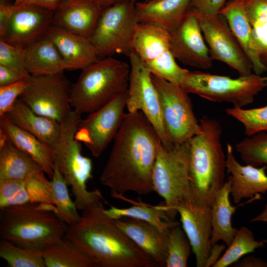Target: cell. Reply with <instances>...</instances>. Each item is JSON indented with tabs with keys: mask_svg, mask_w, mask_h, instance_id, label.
I'll list each match as a JSON object with an SVG mask.
<instances>
[{
	"mask_svg": "<svg viewBox=\"0 0 267 267\" xmlns=\"http://www.w3.org/2000/svg\"><path fill=\"white\" fill-rule=\"evenodd\" d=\"M159 140L141 111L126 113L99 177L113 198L129 191L139 195L154 191L153 171Z\"/></svg>",
	"mask_w": 267,
	"mask_h": 267,
	"instance_id": "obj_1",
	"label": "cell"
},
{
	"mask_svg": "<svg viewBox=\"0 0 267 267\" xmlns=\"http://www.w3.org/2000/svg\"><path fill=\"white\" fill-rule=\"evenodd\" d=\"M101 200L82 211L80 220L68 225L65 237L98 267H153L157 264L116 225Z\"/></svg>",
	"mask_w": 267,
	"mask_h": 267,
	"instance_id": "obj_2",
	"label": "cell"
},
{
	"mask_svg": "<svg viewBox=\"0 0 267 267\" xmlns=\"http://www.w3.org/2000/svg\"><path fill=\"white\" fill-rule=\"evenodd\" d=\"M200 130L189 140V174L195 204L211 207L225 183L226 156L222 144V129L216 119L203 116Z\"/></svg>",
	"mask_w": 267,
	"mask_h": 267,
	"instance_id": "obj_3",
	"label": "cell"
},
{
	"mask_svg": "<svg viewBox=\"0 0 267 267\" xmlns=\"http://www.w3.org/2000/svg\"><path fill=\"white\" fill-rule=\"evenodd\" d=\"M55 211V205L39 203L0 209V237L18 246L43 250L62 240L68 227Z\"/></svg>",
	"mask_w": 267,
	"mask_h": 267,
	"instance_id": "obj_4",
	"label": "cell"
},
{
	"mask_svg": "<svg viewBox=\"0 0 267 267\" xmlns=\"http://www.w3.org/2000/svg\"><path fill=\"white\" fill-rule=\"evenodd\" d=\"M130 65L111 57L83 69L72 85L71 104L80 115L94 112L127 89Z\"/></svg>",
	"mask_w": 267,
	"mask_h": 267,
	"instance_id": "obj_5",
	"label": "cell"
},
{
	"mask_svg": "<svg viewBox=\"0 0 267 267\" xmlns=\"http://www.w3.org/2000/svg\"><path fill=\"white\" fill-rule=\"evenodd\" d=\"M81 119L74 110L70 112L60 122L59 138L53 148L55 163L71 187L78 211H82L104 199L99 189L89 191L87 187L88 181L93 178L92 164L91 159L82 154L80 142L75 138Z\"/></svg>",
	"mask_w": 267,
	"mask_h": 267,
	"instance_id": "obj_6",
	"label": "cell"
},
{
	"mask_svg": "<svg viewBox=\"0 0 267 267\" xmlns=\"http://www.w3.org/2000/svg\"><path fill=\"white\" fill-rule=\"evenodd\" d=\"M188 160L189 140L171 148L165 147L159 140L153 171V185L154 191L163 198L166 214L172 221L178 214L179 206L194 203Z\"/></svg>",
	"mask_w": 267,
	"mask_h": 267,
	"instance_id": "obj_7",
	"label": "cell"
},
{
	"mask_svg": "<svg viewBox=\"0 0 267 267\" xmlns=\"http://www.w3.org/2000/svg\"><path fill=\"white\" fill-rule=\"evenodd\" d=\"M180 86L188 93L214 102H226L244 108L267 88V77L255 73L237 78L199 71L187 74Z\"/></svg>",
	"mask_w": 267,
	"mask_h": 267,
	"instance_id": "obj_8",
	"label": "cell"
},
{
	"mask_svg": "<svg viewBox=\"0 0 267 267\" xmlns=\"http://www.w3.org/2000/svg\"><path fill=\"white\" fill-rule=\"evenodd\" d=\"M138 23L134 2L117 3L103 8L89 39L98 56L115 53L129 55Z\"/></svg>",
	"mask_w": 267,
	"mask_h": 267,
	"instance_id": "obj_9",
	"label": "cell"
},
{
	"mask_svg": "<svg viewBox=\"0 0 267 267\" xmlns=\"http://www.w3.org/2000/svg\"><path fill=\"white\" fill-rule=\"evenodd\" d=\"M158 92L164 123L174 145L189 140L200 130L188 92L180 85L151 74Z\"/></svg>",
	"mask_w": 267,
	"mask_h": 267,
	"instance_id": "obj_10",
	"label": "cell"
},
{
	"mask_svg": "<svg viewBox=\"0 0 267 267\" xmlns=\"http://www.w3.org/2000/svg\"><path fill=\"white\" fill-rule=\"evenodd\" d=\"M128 56L131 68L126 104L128 112L141 111L155 129L162 144L171 148L174 145L166 129L159 95L151 74L134 50Z\"/></svg>",
	"mask_w": 267,
	"mask_h": 267,
	"instance_id": "obj_11",
	"label": "cell"
},
{
	"mask_svg": "<svg viewBox=\"0 0 267 267\" xmlns=\"http://www.w3.org/2000/svg\"><path fill=\"white\" fill-rule=\"evenodd\" d=\"M72 85L63 73L31 76L19 98L37 114L60 123L72 110Z\"/></svg>",
	"mask_w": 267,
	"mask_h": 267,
	"instance_id": "obj_12",
	"label": "cell"
},
{
	"mask_svg": "<svg viewBox=\"0 0 267 267\" xmlns=\"http://www.w3.org/2000/svg\"><path fill=\"white\" fill-rule=\"evenodd\" d=\"M128 89L99 109L80 120L76 139L98 157L114 140L124 119Z\"/></svg>",
	"mask_w": 267,
	"mask_h": 267,
	"instance_id": "obj_13",
	"label": "cell"
},
{
	"mask_svg": "<svg viewBox=\"0 0 267 267\" xmlns=\"http://www.w3.org/2000/svg\"><path fill=\"white\" fill-rule=\"evenodd\" d=\"M192 11L198 19L212 59L225 63L236 70L239 76L252 73V64L226 19L220 13L201 14Z\"/></svg>",
	"mask_w": 267,
	"mask_h": 267,
	"instance_id": "obj_14",
	"label": "cell"
},
{
	"mask_svg": "<svg viewBox=\"0 0 267 267\" xmlns=\"http://www.w3.org/2000/svg\"><path fill=\"white\" fill-rule=\"evenodd\" d=\"M170 47L175 58L184 64L202 69L213 66L198 19L190 10L180 25L170 33Z\"/></svg>",
	"mask_w": 267,
	"mask_h": 267,
	"instance_id": "obj_15",
	"label": "cell"
},
{
	"mask_svg": "<svg viewBox=\"0 0 267 267\" xmlns=\"http://www.w3.org/2000/svg\"><path fill=\"white\" fill-rule=\"evenodd\" d=\"M2 39L23 49L45 36L53 24L54 11L34 5H15Z\"/></svg>",
	"mask_w": 267,
	"mask_h": 267,
	"instance_id": "obj_16",
	"label": "cell"
},
{
	"mask_svg": "<svg viewBox=\"0 0 267 267\" xmlns=\"http://www.w3.org/2000/svg\"><path fill=\"white\" fill-rule=\"evenodd\" d=\"M178 212L195 254L196 266L208 267L212 249L211 207L185 204L178 208Z\"/></svg>",
	"mask_w": 267,
	"mask_h": 267,
	"instance_id": "obj_17",
	"label": "cell"
},
{
	"mask_svg": "<svg viewBox=\"0 0 267 267\" xmlns=\"http://www.w3.org/2000/svg\"><path fill=\"white\" fill-rule=\"evenodd\" d=\"M43 170L31 173L25 180H0V209L28 203L55 205L50 180Z\"/></svg>",
	"mask_w": 267,
	"mask_h": 267,
	"instance_id": "obj_18",
	"label": "cell"
},
{
	"mask_svg": "<svg viewBox=\"0 0 267 267\" xmlns=\"http://www.w3.org/2000/svg\"><path fill=\"white\" fill-rule=\"evenodd\" d=\"M102 10L97 0H62L52 24L89 39Z\"/></svg>",
	"mask_w": 267,
	"mask_h": 267,
	"instance_id": "obj_19",
	"label": "cell"
},
{
	"mask_svg": "<svg viewBox=\"0 0 267 267\" xmlns=\"http://www.w3.org/2000/svg\"><path fill=\"white\" fill-rule=\"evenodd\" d=\"M114 221L117 227L158 266L165 267L170 231L161 230L147 222L131 218Z\"/></svg>",
	"mask_w": 267,
	"mask_h": 267,
	"instance_id": "obj_20",
	"label": "cell"
},
{
	"mask_svg": "<svg viewBox=\"0 0 267 267\" xmlns=\"http://www.w3.org/2000/svg\"><path fill=\"white\" fill-rule=\"evenodd\" d=\"M226 168L231 181L230 195L235 204L244 198L257 199L267 192V175L264 166L240 164L236 159L230 144L226 145Z\"/></svg>",
	"mask_w": 267,
	"mask_h": 267,
	"instance_id": "obj_21",
	"label": "cell"
},
{
	"mask_svg": "<svg viewBox=\"0 0 267 267\" xmlns=\"http://www.w3.org/2000/svg\"><path fill=\"white\" fill-rule=\"evenodd\" d=\"M47 36L61 54L67 70H82L99 59L89 39L53 24Z\"/></svg>",
	"mask_w": 267,
	"mask_h": 267,
	"instance_id": "obj_22",
	"label": "cell"
},
{
	"mask_svg": "<svg viewBox=\"0 0 267 267\" xmlns=\"http://www.w3.org/2000/svg\"><path fill=\"white\" fill-rule=\"evenodd\" d=\"M0 138L5 139L29 154L51 179L55 161L52 147L19 128L5 115L0 117Z\"/></svg>",
	"mask_w": 267,
	"mask_h": 267,
	"instance_id": "obj_23",
	"label": "cell"
},
{
	"mask_svg": "<svg viewBox=\"0 0 267 267\" xmlns=\"http://www.w3.org/2000/svg\"><path fill=\"white\" fill-rule=\"evenodd\" d=\"M245 0H230L219 13L227 20L240 45L250 60L254 73L261 75L267 67L261 61L245 7Z\"/></svg>",
	"mask_w": 267,
	"mask_h": 267,
	"instance_id": "obj_24",
	"label": "cell"
},
{
	"mask_svg": "<svg viewBox=\"0 0 267 267\" xmlns=\"http://www.w3.org/2000/svg\"><path fill=\"white\" fill-rule=\"evenodd\" d=\"M191 0H153L136 3L138 21L153 24L172 32L185 18Z\"/></svg>",
	"mask_w": 267,
	"mask_h": 267,
	"instance_id": "obj_25",
	"label": "cell"
},
{
	"mask_svg": "<svg viewBox=\"0 0 267 267\" xmlns=\"http://www.w3.org/2000/svg\"><path fill=\"white\" fill-rule=\"evenodd\" d=\"M5 116L19 128L53 147L60 134V123L37 114L18 98Z\"/></svg>",
	"mask_w": 267,
	"mask_h": 267,
	"instance_id": "obj_26",
	"label": "cell"
},
{
	"mask_svg": "<svg viewBox=\"0 0 267 267\" xmlns=\"http://www.w3.org/2000/svg\"><path fill=\"white\" fill-rule=\"evenodd\" d=\"M25 67L31 76L63 73L67 66L47 35L23 49Z\"/></svg>",
	"mask_w": 267,
	"mask_h": 267,
	"instance_id": "obj_27",
	"label": "cell"
},
{
	"mask_svg": "<svg viewBox=\"0 0 267 267\" xmlns=\"http://www.w3.org/2000/svg\"><path fill=\"white\" fill-rule=\"evenodd\" d=\"M170 33L156 25L138 24L132 43L134 50L145 65L171 53Z\"/></svg>",
	"mask_w": 267,
	"mask_h": 267,
	"instance_id": "obj_28",
	"label": "cell"
},
{
	"mask_svg": "<svg viewBox=\"0 0 267 267\" xmlns=\"http://www.w3.org/2000/svg\"><path fill=\"white\" fill-rule=\"evenodd\" d=\"M231 186V181L229 177L216 193L211 207L212 246L220 241L228 246L237 230L232 224L231 218L241 204L237 206L231 205L229 200Z\"/></svg>",
	"mask_w": 267,
	"mask_h": 267,
	"instance_id": "obj_29",
	"label": "cell"
},
{
	"mask_svg": "<svg viewBox=\"0 0 267 267\" xmlns=\"http://www.w3.org/2000/svg\"><path fill=\"white\" fill-rule=\"evenodd\" d=\"M130 202L133 206L127 208H119L111 205L104 209L105 214L110 218L116 220L124 217L131 218L147 222L163 231H170L174 226L180 224L168 217L164 203L157 206H151L145 203L131 200L124 195L117 197Z\"/></svg>",
	"mask_w": 267,
	"mask_h": 267,
	"instance_id": "obj_30",
	"label": "cell"
},
{
	"mask_svg": "<svg viewBox=\"0 0 267 267\" xmlns=\"http://www.w3.org/2000/svg\"><path fill=\"white\" fill-rule=\"evenodd\" d=\"M41 170L29 154L0 138V180H25L31 173Z\"/></svg>",
	"mask_w": 267,
	"mask_h": 267,
	"instance_id": "obj_31",
	"label": "cell"
},
{
	"mask_svg": "<svg viewBox=\"0 0 267 267\" xmlns=\"http://www.w3.org/2000/svg\"><path fill=\"white\" fill-rule=\"evenodd\" d=\"M46 267H98L97 264L65 236L43 249Z\"/></svg>",
	"mask_w": 267,
	"mask_h": 267,
	"instance_id": "obj_32",
	"label": "cell"
},
{
	"mask_svg": "<svg viewBox=\"0 0 267 267\" xmlns=\"http://www.w3.org/2000/svg\"><path fill=\"white\" fill-rule=\"evenodd\" d=\"M244 3L261 61L267 67V0H245Z\"/></svg>",
	"mask_w": 267,
	"mask_h": 267,
	"instance_id": "obj_33",
	"label": "cell"
},
{
	"mask_svg": "<svg viewBox=\"0 0 267 267\" xmlns=\"http://www.w3.org/2000/svg\"><path fill=\"white\" fill-rule=\"evenodd\" d=\"M50 183L56 200V215L68 225L78 222L81 216L78 212L75 201L70 196L68 185L55 163Z\"/></svg>",
	"mask_w": 267,
	"mask_h": 267,
	"instance_id": "obj_34",
	"label": "cell"
},
{
	"mask_svg": "<svg viewBox=\"0 0 267 267\" xmlns=\"http://www.w3.org/2000/svg\"><path fill=\"white\" fill-rule=\"evenodd\" d=\"M264 243L256 240L252 232L242 226L237 230L231 244L213 267H227L233 265L244 256L263 247Z\"/></svg>",
	"mask_w": 267,
	"mask_h": 267,
	"instance_id": "obj_35",
	"label": "cell"
},
{
	"mask_svg": "<svg viewBox=\"0 0 267 267\" xmlns=\"http://www.w3.org/2000/svg\"><path fill=\"white\" fill-rule=\"evenodd\" d=\"M0 257L9 267H45L43 250L16 245L10 241H0Z\"/></svg>",
	"mask_w": 267,
	"mask_h": 267,
	"instance_id": "obj_36",
	"label": "cell"
},
{
	"mask_svg": "<svg viewBox=\"0 0 267 267\" xmlns=\"http://www.w3.org/2000/svg\"><path fill=\"white\" fill-rule=\"evenodd\" d=\"M235 147L246 164L264 166L267 171V132L247 136L236 143Z\"/></svg>",
	"mask_w": 267,
	"mask_h": 267,
	"instance_id": "obj_37",
	"label": "cell"
},
{
	"mask_svg": "<svg viewBox=\"0 0 267 267\" xmlns=\"http://www.w3.org/2000/svg\"><path fill=\"white\" fill-rule=\"evenodd\" d=\"M192 249L189 241L180 224L169 232L166 267H186Z\"/></svg>",
	"mask_w": 267,
	"mask_h": 267,
	"instance_id": "obj_38",
	"label": "cell"
},
{
	"mask_svg": "<svg viewBox=\"0 0 267 267\" xmlns=\"http://www.w3.org/2000/svg\"><path fill=\"white\" fill-rule=\"evenodd\" d=\"M225 112L243 125L247 136L267 132V105L251 109L232 107L226 108Z\"/></svg>",
	"mask_w": 267,
	"mask_h": 267,
	"instance_id": "obj_39",
	"label": "cell"
},
{
	"mask_svg": "<svg viewBox=\"0 0 267 267\" xmlns=\"http://www.w3.org/2000/svg\"><path fill=\"white\" fill-rule=\"evenodd\" d=\"M0 65L15 70L27 77L31 76L25 67L23 49L2 40H0Z\"/></svg>",
	"mask_w": 267,
	"mask_h": 267,
	"instance_id": "obj_40",
	"label": "cell"
},
{
	"mask_svg": "<svg viewBox=\"0 0 267 267\" xmlns=\"http://www.w3.org/2000/svg\"><path fill=\"white\" fill-rule=\"evenodd\" d=\"M30 77L12 84L0 86V117L12 109L16 101L29 86Z\"/></svg>",
	"mask_w": 267,
	"mask_h": 267,
	"instance_id": "obj_41",
	"label": "cell"
},
{
	"mask_svg": "<svg viewBox=\"0 0 267 267\" xmlns=\"http://www.w3.org/2000/svg\"><path fill=\"white\" fill-rule=\"evenodd\" d=\"M226 0H192L190 9L201 14H217L225 4Z\"/></svg>",
	"mask_w": 267,
	"mask_h": 267,
	"instance_id": "obj_42",
	"label": "cell"
},
{
	"mask_svg": "<svg viewBox=\"0 0 267 267\" xmlns=\"http://www.w3.org/2000/svg\"><path fill=\"white\" fill-rule=\"evenodd\" d=\"M28 78L15 70L0 65V86L12 84Z\"/></svg>",
	"mask_w": 267,
	"mask_h": 267,
	"instance_id": "obj_43",
	"label": "cell"
},
{
	"mask_svg": "<svg viewBox=\"0 0 267 267\" xmlns=\"http://www.w3.org/2000/svg\"><path fill=\"white\" fill-rule=\"evenodd\" d=\"M14 7L8 3H0V39L6 34Z\"/></svg>",
	"mask_w": 267,
	"mask_h": 267,
	"instance_id": "obj_44",
	"label": "cell"
},
{
	"mask_svg": "<svg viewBox=\"0 0 267 267\" xmlns=\"http://www.w3.org/2000/svg\"><path fill=\"white\" fill-rule=\"evenodd\" d=\"M61 0H15V5H34L54 11Z\"/></svg>",
	"mask_w": 267,
	"mask_h": 267,
	"instance_id": "obj_45",
	"label": "cell"
},
{
	"mask_svg": "<svg viewBox=\"0 0 267 267\" xmlns=\"http://www.w3.org/2000/svg\"><path fill=\"white\" fill-rule=\"evenodd\" d=\"M236 267H267V263L261 258L254 256L244 258L241 261H237L233 264Z\"/></svg>",
	"mask_w": 267,
	"mask_h": 267,
	"instance_id": "obj_46",
	"label": "cell"
},
{
	"mask_svg": "<svg viewBox=\"0 0 267 267\" xmlns=\"http://www.w3.org/2000/svg\"><path fill=\"white\" fill-rule=\"evenodd\" d=\"M101 7L103 8L115 4L126 2H134L136 0H97Z\"/></svg>",
	"mask_w": 267,
	"mask_h": 267,
	"instance_id": "obj_47",
	"label": "cell"
},
{
	"mask_svg": "<svg viewBox=\"0 0 267 267\" xmlns=\"http://www.w3.org/2000/svg\"><path fill=\"white\" fill-rule=\"evenodd\" d=\"M267 222V203L265 204L263 211L250 220V222Z\"/></svg>",
	"mask_w": 267,
	"mask_h": 267,
	"instance_id": "obj_48",
	"label": "cell"
},
{
	"mask_svg": "<svg viewBox=\"0 0 267 267\" xmlns=\"http://www.w3.org/2000/svg\"><path fill=\"white\" fill-rule=\"evenodd\" d=\"M7 3L6 0H0V3Z\"/></svg>",
	"mask_w": 267,
	"mask_h": 267,
	"instance_id": "obj_49",
	"label": "cell"
},
{
	"mask_svg": "<svg viewBox=\"0 0 267 267\" xmlns=\"http://www.w3.org/2000/svg\"><path fill=\"white\" fill-rule=\"evenodd\" d=\"M152 0H144V1H145V2H148V1H152Z\"/></svg>",
	"mask_w": 267,
	"mask_h": 267,
	"instance_id": "obj_50",
	"label": "cell"
},
{
	"mask_svg": "<svg viewBox=\"0 0 267 267\" xmlns=\"http://www.w3.org/2000/svg\"><path fill=\"white\" fill-rule=\"evenodd\" d=\"M263 241H264V242H267V240H264Z\"/></svg>",
	"mask_w": 267,
	"mask_h": 267,
	"instance_id": "obj_51",
	"label": "cell"
},
{
	"mask_svg": "<svg viewBox=\"0 0 267 267\" xmlns=\"http://www.w3.org/2000/svg\"></svg>",
	"mask_w": 267,
	"mask_h": 267,
	"instance_id": "obj_52",
	"label": "cell"
}]
</instances>
